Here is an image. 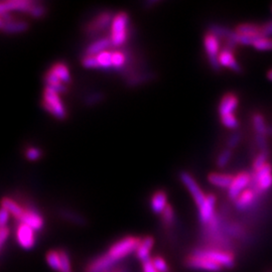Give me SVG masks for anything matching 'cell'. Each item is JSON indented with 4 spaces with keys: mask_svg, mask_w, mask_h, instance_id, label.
<instances>
[{
    "mask_svg": "<svg viewBox=\"0 0 272 272\" xmlns=\"http://www.w3.org/2000/svg\"><path fill=\"white\" fill-rule=\"evenodd\" d=\"M233 180H234V177L229 174L212 173L208 176L209 182L221 188H229Z\"/></svg>",
    "mask_w": 272,
    "mask_h": 272,
    "instance_id": "7402d4cb",
    "label": "cell"
},
{
    "mask_svg": "<svg viewBox=\"0 0 272 272\" xmlns=\"http://www.w3.org/2000/svg\"><path fill=\"white\" fill-rule=\"evenodd\" d=\"M239 104L238 97L233 94V93H228L226 94L219 105V114L220 116H225L229 114H234V111L237 109Z\"/></svg>",
    "mask_w": 272,
    "mask_h": 272,
    "instance_id": "2e32d148",
    "label": "cell"
},
{
    "mask_svg": "<svg viewBox=\"0 0 272 272\" xmlns=\"http://www.w3.org/2000/svg\"><path fill=\"white\" fill-rule=\"evenodd\" d=\"M128 57L122 51H114L112 52V64L113 69L121 72L127 65Z\"/></svg>",
    "mask_w": 272,
    "mask_h": 272,
    "instance_id": "f1b7e54d",
    "label": "cell"
},
{
    "mask_svg": "<svg viewBox=\"0 0 272 272\" xmlns=\"http://www.w3.org/2000/svg\"><path fill=\"white\" fill-rule=\"evenodd\" d=\"M253 48L257 51H272V37H264L260 36L256 38V41L253 44Z\"/></svg>",
    "mask_w": 272,
    "mask_h": 272,
    "instance_id": "836d02e7",
    "label": "cell"
},
{
    "mask_svg": "<svg viewBox=\"0 0 272 272\" xmlns=\"http://www.w3.org/2000/svg\"><path fill=\"white\" fill-rule=\"evenodd\" d=\"M222 124L229 129H237L239 126V121L234 114H229L221 116Z\"/></svg>",
    "mask_w": 272,
    "mask_h": 272,
    "instance_id": "d590c367",
    "label": "cell"
},
{
    "mask_svg": "<svg viewBox=\"0 0 272 272\" xmlns=\"http://www.w3.org/2000/svg\"><path fill=\"white\" fill-rule=\"evenodd\" d=\"M50 71L58 78V79L65 85H68L72 82V77H71V73L70 70L68 68V66L65 63L62 62H58L56 64H54Z\"/></svg>",
    "mask_w": 272,
    "mask_h": 272,
    "instance_id": "44dd1931",
    "label": "cell"
},
{
    "mask_svg": "<svg viewBox=\"0 0 272 272\" xmlns=\"http://www.w3.org/2000/svg\"><path fill=\"white\" fill-rule=\"evenodd\" d=\"M28 22L24 20H18V19H12L9 21H5L2 32L7 34H18L25 32L28 29Z\"/></svg>",
    "mask_w": 272,
    "mask_h": 272,
    "instance_id": "603a6c76",
    "label": "cell"
},
{
    "mask_svg": "<svg viewBox=\"0 0 272 272\" xmlns=\"http://www.w3.org/2000/svg\"><path fill=\"white\" fill-rule=\"evenodd\" d=\"M163 220L167 225H172L175 221V213H174V209L171 205H169L167 207V209L165 210V212L163 213Z\"/></svg>",
    "mask_w": 272,
    "mask_h": 272,
    "instance_id": "f6af8a7d",
    "label": "cell"
},
{
    "mask_svg": "<svg viewBox=\"0 0 272 272\" xmlns=\"http://www.w3.org/2000/svg\"><path fill=\"white\" fill-rule=\"evenodd\" d=\"M217 199L214 195H208L205 202L199 207V220L203 225L213 221L215 216V207Z\"/></svg>",
    "mask_w": 272,
    "mask_h": 272,
    "instance_id": "4fadbf2b",
    "label": "cell"
},
{
    "mask_svg": "<svg viewBox=\"0 0 272 272\" xmlns=\"http://www.w3.org/2000/svg\"><path fill=\"white\" fill-rule=\"evenodd\" d=\"M181 181V182L184 184V186L187 188V190L189 191L191 198L195 201L196 205L198 206V208L205 202L206 200V195L204 193V191L202 190V188L200 187L199 183L195 181L188 173L186 172H181L180 175Z\"/></svg>",
    "mask_w": 272,
    "mask_h": 272,
    "instance_id": "9c48e42d",
    "label": "cell"
},
{
    "mask_svg": "<svg viewBox=\"0 0 272 272\" xmlns=\"http://www.w3.org/2000/svg\"><path fill=\"white\" fill-rule=\"evenodd\" d=\"M142 270H143V272H159L157 269L154 268L151 260L142 263Z\"/></svg>",
    "mask_w": 272,
    "mask_h": 272,
    "instance_id": "f907efd6",
    "label": "cell"
},
{
    "mask_svg": "<svg viewBox=\"0 0 272 272\" xmlns=\"http://www.w3.org/2000/svg\"><path fill=\"white\" fill-rule=\"evenodd\" d=\"M111 41L109 36L101 37L99 40L91 43L85 50V55L84 56H91V57H96L104 52H106L109 48H111Z\"/></svg>",
    "mask_w": 272,
    "mask_h": 272,
    "instance_id": "ac0fdd59",
    "label": "cell"
},
{
    "mask_svg": "<svg viewBox=\"0 0 272 272\" xmlns=\"http://www.w3.org/2000/svg\"><path fill=\"white\" fill-rule=\"evenodd\" d=\"M129 23L130 18L126 12L121 11L115 14L109 34L113 48H121L126 44L129 37Z\"/></svg>",
    "mask_w": 272,
    "mask_h": 272,
    "instance_id": "6da1fadb",
    "label": "cell"
},
{
    "mask_svg": "<svg viewBox=\"0 0 272 272\" xmlns=\"http://www.w3.org/2000/svg\"><path fill=\"white\" fill-rule=\"evenodd\" d=\"M240 141H241V134L239 132H234L230 136L227 142V148L231 150L234 149L240 143Z\"/></svg>",
    "mask_w": 272,
    "mask_h": 272,
    "instance_id": "ee69618b",
    "label": "cell"
},
{
    "mask_svg": "<svg viewBox=\"0 0 272 272\" xmlns=\"http://www.w3.org/2000/svg\"><path fill=\"white\" fill-rule=\"evenodd\" d=\"M104 100H105V95L103 93H101V92H94V93H92V94H90V95H88V96L85 97L84 104L86 106L92 107V106L100 104Z\"/></svg>",
    "mask_w": 272,
    "mask_h": 272,
    "instance_id": "8d00e7d4",
    "label": "cell"
},
{
    "mask_svg": "<svg viewBox=\"0 0 272 272\" xmlns=\"http://www.w3.org/2000/svg\"><path fill=\"white\" fill-rule=\"evenodd\" d=\"M24 214L18 222L29 226L35 232L42 231L45 226V220L40 211L34 207V205L31 204H28L26 207H24Z\"/></svg>",
    "mask_w": 272,
    "mask_h": 272,
    "instance_id": "30bf717a",
    "label": "cell"
},
{
    "mask_svg": "<svg viewBox=\"0 0 272 272\" xmlns=\"http://www.w3.org/2000/svg\"><path fill=\"white\" fill-rule=\"evenodd\" d=\"M204 47L212 69L214 71H220L221 66L219 63V55L221 53V50L219 37L211 32L207 33L204 38Z\"/></svg>",
    "mask_w": 272,
    "mask_h": 272,
    "instance_id": "8992f818",
    "label": "cell"
},
{
    "mask_svg": "<svg viewBox=\"0 0 272 272\" xmlns=\"http://www.w3.org/2000/svg\"><path fill=\"white\" fill-rule=\"evenodd\" d=\"M252 181V177L248 173H240L234 177L230 187L228 188V196L231 200L236 201L243 191L248 189L247 187Z\"/></svg>",
    "mask_w": 272,
    "mask_h": 272,
    "instance_id": "8fae6325",
    "label": "cell"
},
{
    "mask_svg": "<svg viewBox=\"0 0 272 272\" xmlns=\"http://www.w3.org/2000/svg\"><path fill=\"white\" fill-rule=\"evenodd\" d=\"M114 16L115 14L111 11H103L99 13L85 26V33L89 37H94L106 31L109 27H111Z\"/></svg>",
    "mask_w": 272,
    "mask_h": 272,
    "instance_id": "5b68a950",
    "label": "cell"
},
{
    "mask_svg": "<svg viewBox=\"0 0 272 272\" xmlns=\"http://www.w3.org/2000/svg\"><path fill=\"white\" fill-rule=\"evenodd\" d=\"M169 206L168 204V196L166 191L164 190H158L155 191L151 199H150V208L151 211L154 214L158 215H163L167 207Z\"/></svg>",
    "mask_w": 272,
    "mask_h": 272,
    "instance_id": "e0dca14e",
    "label": "cell"
},
{
    "mask_svg": "<svg viewBox=\"0 0 272 272\" xmlns=\"http://www.w3.org/2000/svg\"><path fill=\"white\" fill-rule=\"evenodd\" d=\"M10 214L4 208L0 207V228L7 227Z\"/></svg>",
    "mask_w": 272,
    "mask_h": 272,
    "instance_id": "7dc6e473",
    "label": "cell"
},
{
    "mask_svg": "<svg viewBox=\"0 0 272 272\" xmlns=\"http://www.w3.org/2000/svg\"><path fill=\"white\" fill-rule=\"evenodd\" d=\"M82 65L86 69H100V66L98 64L96 57L84 56V58L82 60Z\"/></svg>",
    "mask_w": 272,
    "mask_h": 272,
    "instance_id": "7bdbcfd3",
    "label": "cell"
},
{
    "mask_svg": "<svg viewBox=\"0 0 272 272\" xmlns=\"http://www.w3.org/2000/svg\"><path fill=\"white\" fill-rule=\"evenodd\" d=\"M185 264L188 268L209 272H220L223 269L220 265L216 264L215 262L196 255H191L189 258H187Z\"/></svg>",
    "mask_w": 272,
    "mask_h": 272,
    "instance_id": "7c38bea8",
    "label": "cell"
},
{
    "mask_svg": "<svg viewBox=\"0 0 272 272\" xmlns=\"http://www.w3.org/2000/svg\"><path fill=\"white\" fill-rule=\"evenodd\" d=\"M4 20L2 19V17L1 16H0V31H2V29H3V26H4Z\"/></svg>",
    "mask_w": 272,
    "mask_h": 272,
    "instance_id": "816d5d0a",
    "label": "cell"
},
{
    "mask_svg": "<svg viewBox=\"0 0 272 272\" xmlns=\"http://www.w3.org/2000/svg\"><path fill=\"white\" fill-rule=\"evenodd\" d=\"M219 63L221 67L228 68L236 73L242 72V68L238 61L235 59V56L231 51V49H224L221 51L219 55Z\"/></svg>",
    "mask_w": 272,
    "mask_h": 272,
    "instance_id": "9a60e30c",
    "label": "cell"
},
{
    "mask_svg": "<svg viewBox=\"0 0 272 272\" xmlns=\"http://www.w3.org/2000/svg\"><path fill=\"white\" fill-rule=\"evenodd\" d=\"M47 262L49 264V266L56 270V271H61V256H60V252L59 251H50L47 254Z\"/></svg>",
    "mask_w": 272,
    "mask_h": 272,
    "instance_id": "e575fe53",
    "label": "cell"
},
{
    "mask_svg": "<svg viewBox=\"0 0 272 272\" xmlns=\"http://www.w3.org/2000/svg\"><path fill=\"white\" fill-rule=\"evenodd\" d=\"M238 34L252 36V37H260L261 36V26H258L253 23H241L235 29Z\"/></svg>",
    "mask_w": 272,
    "mask_h": 272,
    "instance_id": "83f0119b",
    "label": "cell"
},
{
    "mask_svg": "<svg viewBox=\"0 0 272 272\" xmlns=\"http://www.w3.org/2000/svg\"><path fill=\"white\" fill-rule=\"evenodd\" d=\"M24 155L27 161L36 162L38 160H41V158L43 157V152L40 148L34 147V146H29L25 149Z\"/></svg>",
    "mask_w": 272,
    "mask_h": 272,
    "instance_id": "f35d334b",
    "label": "cell"
},
{
    "mask_svg": "<svg viewBox=\"0 0 272 272\" xmlns=\"http://www.w3.org/2000/svg\"><path fill=\"white\" fill-rule=\"evenodd\" d=\"M61 256V271L60 272H72L71 268V259L69 253L65 250H60Z\"/></svg>",
    "mask_w": 272,
    "mask_h": 272,
    "instance_id": "60d3db41",
    "label": "cell"
},
{
    "mask_svg": "<svg viewBox=\"0 0 272 272\" xmlns=\"http://www.w3.org/2000/svg\"><path fill=\"white\" fill-rule=\"evenodd\" d=\"M10 235V231L8 227H4V228H0V252L2 251L6 241L8 240Z\"/></svg>",
    "mask_w": 272,
    "mask_h": 272,
    "instance_id": "bcb514c9",
    "label": "cell"
},
{
    "mask_svg": "<svg viewBox=\"0 0 272 272\" xmlns=\"http://www.w3.org/2000/svg\"><path fill=\"white\" fill-rule=\"evenodd\" d=\"M267 160H268V151H261L256 159L254 160L253 163V170L254 172H258L259 170H261L265 165H267Z\"/></svg>",
    "mask_w": 272,
    "mask_h": 272,
    "instance_id": "ab89813d",
    "label": "cell"
},
{
    "mask_svg": "<svg viewBox=\"0 0 272 272\" xmlns=\"http://www.w3.org/2000/svg\"><path fill=\"white\" fill-rule=\"evenodd\" d=\"M154 243H155L154 238L151 236H147V237H144L143 239H141V242H140L139 247H138L135 254H136V257L142 263L151 260L150 253H151V250L154 246Z\"/></svg>",
    "mask_w": 272,
    "mask_h": 272,
    "instance_id": "ffe728a7",
    "label": "cell"
},
{
    "mask_svg": "<svg viewBox=\"0 0 272 272\" xmlns=\"http://www.w3.org/2000/svg\"><path fill=\"white\" fill-rule=\"evenodd\" d=\"M267 78H268V79H269L270 81H272V70L268 71V73H267Z\"/></svg>",
    "mask_w": 272,
    "mask_h": 272,
    "instance_id": "f5cc1de1",
    "label": "cell"
},
{
    "mask_svg": "<svg viewBox=\"0 0 272 272\" xmlns=\"http://www.w3.org/2000/svg\"><path fill=\"white\" fill-rule=\"evenodd\" d=\"M261 36L272 37V20L261 26Z\"/></svg>",
    "mask_w": 272,
    "mask_h": 272,
    "instance_id": "681fc988",
    "label": "cell"
},
{
    "mask_svg": "<svg viewBox=\"0 0 272 272\" xmlns=\"http://www.w3.org/2000/svg\"><path fill=\"white\" fill-rule=\"evenodd\" d=\"M256 143L261 151H268V143L266 136L256 135Z\"/></svg>",
    "mask_w": 272,
    "mask_h": 272,
    "instance_id": "c3c4849f",
    "label": "cell"
},
{
    "mask_svg": "<svg viewBox=\"0 0 272 272\" xmlns=\"http://www.w3.org/2000/svg\"><path fill=\"white\" fill-rule=\"evenodd\" d=\"M153 78H154V75L152 73L133 75L127 80V85L129 87H137L139 85H142V84L146 83L149 80H152Z\"/></svg>",
    "mask_w": 272,
    "mask_h": 272,
    "instance_id": "f546056e",
    "label": "cell"
},
{
    "mask_svg": "<svg viewBox=\"0 0 272 272\" xmlns=\"http://www.w3.org/2000/svg\"><path fill=\"white\" fill-rule=\"evenodd\" d=\"M192 255L200 256L207 258L216 264L220 265L222 268L232 269L234 268L236 261L234 256H233L229 252L221 251V250H215V249H199L193 252Z\"/></svg>",
    "mask_w": 272,
    "mask_h": 272,
    "instance_id": "277c9868",
    "label": "cell"
},
{
    "mask_svg": "<svg viewBox=\"0 0 272 272\" xmlns=\"http://www.w3.org/2000/svg\"><path fill=\"white\" fill-rule=\"evenodd\" d=\"M43 107L58 120H65L68 117V111L60 94L52 88L46 87L44 90Z\"/></svg>",
    "mask_w": 272,
    "mask_h": 272,
    "instance_id": "7a4b0ae2",
    "label": "cell"
},
{
    "mask_svg": "<svg viewBox=\"0 0 272 272\" xmlns=\"http://www.w3.org/2000/svg\"><path fill=\"white\" fill-rule=\"evenodd\" d=\"M232 158V150L231 149H224L220 154L216 161V165L219 169H224L228 166V164L230 163Z\"/></svg>",
    "mask_w": 272,
    "mask_h": 272,
    "instance_id": "74e56055",
    "label": "cell"
},
{
    "mask_svg": "<svg viewBox=\"0 0 272 272\" xmlns=\"http://www.w3.org/2000/svg\"><path fill=\"white\" fill-rule=\"evenodd\" d=\"M44 80L47 84V87L52 88L53 90H55L59 94H66L68 92L67 85L63 84L50 70L45 74Z\"/></svg>",
    "mask_w": 272,
    "mask_h": 272,
    "instance_id": "cb8c5ba5",
    "label": "cell"
},
{
    "mask_svg": "<svg viewBox=\"0 0 272 272\" xmlns=\"http://www.w3.org/2000/svg\"><path fill=\"white\" fill-rule=\"evenodd\" d=\"M59 215L62 219L68 221L69 223H72V224H75L77 226H85L87 224V221L86 219L80 215L79 213H77L75 211H72V210H69V209H61L59 211Z\"/></svg>",
    "mask_w": 272,
    "mask_h": 272,
    "instance_id": "d4e9b609",
    "label": "cell"
},
{
    "mask_svg": "<svg viewBox=\"0 0 272 272\" xmlns=\"http://www.w3.org/2000/svg\"><path fill=\"white\" fill-rule=\"evenodd\" d=\"M253 126L256 131V135H268V126L266 125L265 119L261 114H255L253 116Z\"/></svg>",
    "mask_w": 272,
    "mask_h": 272,
    "instance_id": "4dcf8cb0",
    "label": "cell"
},
{
    "mask_svg": "<svg viewBox=\"0 0 272 272\" xmlns=\"http://www.w3.org/2000/svg\"><path fill=\"white\" fill-rule=\"evenodd\" d=\"M271 9H272V8H271Z\"/></svg>",
    "mask_w": 272,
    "mask_h": 272,
    "instance_id": "9f6ffc18",
    "label": "cell"
},
{
    "mask_svg": "<svg viewBox=\"0 0 272 272\" xmlns=\"http://www.w3.org/2000/svg\"><path fill=\"white\" fill-rule=\"evenodd\" d=\"M98 64L100 66V69L108 71L113 69V64H112V52L106 51L98 56H96Z\"/></svg>",
    "mask_w": 272,
    "mask_h": 272,
    "instance_id": "d6a6232c",
    "label": "cell"
},
{
    "mask_svg": "<svg viewBox=\"0 0 272 272\" xmlns=\"http://www.w3.org/2000/svg\"><path fill=\"white\" fill-rule=\"evenodd\" d=\"M118 264V261H116L108 252H106L91 260L85 268V272H110L117 268Z\"/></svg>",
    "mask_w": 272,
    "mask_h": 272,
    "instance_id": "ba28073f",
    "label": "cell"
},
{
    "mask_svg": "<svg viewBox=\"0 0 272 272\" xmlns=\"http://www.w3.org/2000/svg\"><path fill=\"white\" fill-rule=\"evenodd\" d=\"M254 177L258 188L262 191L272 187V166L270 164L265 165L261 170L256 172Z\"/></svg>",
    "mask_w": 272,
    "mask_h": 272,
    "instance_id": "5bb4252c",
    "label": "cell"
},
{
    "mask_svg": "<svg viewBox=\"0 0 272 272\" xmlns=\"http://www.w3.org/2000/svg\"><path fill=\"white\" fill-rule=\"evenodd\" d=\"M118 272H127V271L123 268H118Z\"/></svg>",
    "mask_w": 272,
    "mask_h": 272,
    "instance_id": "11a10c76",
    "label": "cell"
},
{
    "mask_svg": "<svg viewBox=\"0 0 272 272\" xmlns=\"http://www.w3.org/2000/svg\"><path fill=\"white\" fill-rule=\"evenodd\" d=\"M33 1H29V0H9V1H5L6 7L10 13L12 12H22V13H28Z\"/></svg>",
    "mask_w": 272,
    "mask_h": 272,
    "instance_id": "484cf974",
    "label": "cell"
},
{
    "mask_svg": "<svg viewBox=\"0 0 272 272\" xmlns=\"http://www.w3.org/2000/svg\"><path fill=\"white\" fill-rule=\"evenodd\" d=\"M254 200H255V191L248 188L245 191H243L239 196V198L235 201L236 207L238 210H241V211L245 210L252 205Z\"/></svg>",
    "mask_w": 272,
    "mask_h": 272,
    "instance_id": "4316f807",
    "label": "cell"
},
{
    "mask_svg": "<svg viewBox=\"0 0 272 272\" xmlns=\"http://www.w3.org/2000/svg\"><path fill=\"white\" fill-rule=\"evenodd\" d=\"M151 262L154 268L159 272H170V266L163 257H160V256L154 257L151 259Z\"/></svg>",
    "mask_w": 272,
    "mask_h": 272,
    "instance_id": "b9f144b4",
    "label": "cell"
},
{
    "mask_svg": "<svg viewBox=\"0 0 272 272\" xmlns=\"http://www.w3.org/2000/svg\"><path fill=\"white\" fill-rule=\"evenodd\" d=\"M268 134L272 135V126H269V127H268Z\"/></svg>",
    "mask_w": 272,
    "mask_h": 272,
    "instance_id": "db71d44e",
    "label": "cell"
},
{
    "mask_svg": "<svg viewBox=\"0 0 272 272\" xmlns=\"http://www.w3.org/2000/svg\"><path fill=\"white\" fill-rule=\"evenodd\" d=\"M141 242L140 238L133 237V236H127L122 238L121 240L114 243L108 250V253L111 257H113L116 261L119 263L131 255L132 253H136L139 244Z\"/></svg>",
    "mask_w": 272,
    "mask_h": 272,
    "instance_id": "3957f363",
    "label": "cell"
},
{
    "mask_svg": "<svg viewBox=\"0 0 272 272\" xmlns=\"http://www.w3.org/2000/svg\"><path fill=\"white\" fill-rule=\"evenodd\" d=\"M16 241L24 250H31L36 243L35 231L29 226L18 222L15 229Z\"/></svg>",
    "mask_w": 272,
    "mask_h": 272,
    "instance_id": "52a82bcc",
    "label": "cell"
},
{
    "mask_svg": "<svg viewBox=\"0 0 272 272\" xmlns=\"http://www.w3.org/2000/svg\"><path fill=\"white\" fill-rule=\"evenodd\" d=\"M47 6L43 2L33 1L27 14L34 19H41L47 14Z\"/></svg>",
    "mask_w": 272,
    "mask_h": 272,
    "instance_id": "1f68e13d",
    "label": "cell"
},
{
    "mask_svg": "<svg viewBox=\"0 0 272 272\" xmlns=\"http://www.w3.org/2000/svg\"><path fill=\"white\" fill-rule=\"evenodd\" d=\"M0 207H2L6 211H8V213L12 215L17 221H19L22 218L25 211L23 206H21L15 200L9 197H3L1 200H0Z\"/></svg>",
    "mask_w": 272,
    "mask_h": 272,
    "instance_id": "d6986e66",
    "label": "cell"
}]
</instances>
